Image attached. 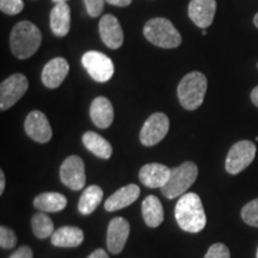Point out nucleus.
<instances>
[{
	"label": "nucleus",
	"instance_id": "obj_10",
	"mask_svg": "<svg viewBox=\"0 0 258 258\" xmlns=\"http://www.w3.org/2000/svg\"><path fill=\"white\" fill-rule=\"evenodd\" d=\"M60 179L67 188L78 191L85 186V164L78 156L66 158L60 167Z\"/></svg>",
	"mask_w": 258,
	"mask_h": 258
},
{
	"label": "nucleus",
	"instance_id": "obj_8",
	"mask_svg": "<svg viewBox=\"0 0 258 258\" xmlns=\"http://www.w3.org/2000/svg\"><path fill=\"white\" fill-rule=\"evenodd\" d=\"M29 82L22 73H15L0 85V109L2 111L14 106L28 91Z\"/></svg>",
	"mask_w": 258,
	"mask_h": 258
},
{
	"label": "nucleus",
	"instance_id": "obj_27",
	"mask_svg": "<svg viewBox=\"0 0 258 258\" xmlns=\"http://www.w3.org/2000/svg\"><path fill=\"white\" fill-rule=\"evenodd\" d=\"M16 245H17V235L15 232L10 230L9 227L2 226L0 227V246L2 249H14Z\"/></svg>",
	"mask_w": 258,
	"mask_h": 258
},
{
	"label": "nucleus",
	"instance_id": "obj_32",
	"mask_svg": "<svg viewBox=\"0 0 258 258\" xmlns=\"http://www.w3.org/2000/svg\"><path fill=\"white\" fill-rule=\"evenodd\" d=\"M105 2L110 5L120 6V8H125V6L131 5L133 0H105Z\"/></svg>",
	"mask_w": 258,
	"mask_h": 258
},
{
	"label": "nucleus",
	"instance_id": "obj_9",
	"mask_svg": "<svg viewBox=\"0 0 258 258\" xmlns=\"http://www.w3.org/2000/svg\"><path fill=\"white\" fill-rule=\"evenodd\" d=\"M170 120L164 112H154L147 118L140 131V141L144 146H154L166 137Z\"/></svg>",
	"mask_w": 258,
	"mask_h": 258
},
{
	"label": "nucleus",
	"instance_id": "obj_39",
	"mask_svg": "<svg viewBox=\"0 0 258 258\" xmlns=\"http://www.w3.org/2000/svg\"><path fill=\"white\" fill-rule=\"evenodd\" d=\"M256 257L258 258V247H257V252H256Z\"/></svg>",
	"mask_w": 258,
	"mask_h": 258
},
{
	"label": "nucleus",
	"instance_id": "obj_40",
	"mask_svg": "<svg viewBox=\"0 0 258 258\" xmlns=\"http://www.w3.org/2000/svg\"><path fill=\"white\" fill-rule=\"evenodd\" d=\"M257 67H258V63H257Z\"/></svg>",
	"mask_w": 258,
	"mask_h": 258
},
{
	"label": "nucleus",
	"instance_id": "obj_14",
	"mask_svg": "<svg viewBox=\"0 0 258 258\" xmlns=\"http://www.w3.org/2000/svg\"><path fill=\"white\" fill-rule=\"evenodd\" d=\"M99 35L103 43L110 49H118L123 44V30L114 15H104L101 18Z\"/></svg>",
	"mask_w": 258,
	"mask_h": 258
},
{
	"label": "nucleus",
	"instance_id": "obj_22",
	"mask_svg": "<svg viewBox=\"0 0 258 258\" xmlns=\"http://www.w3.org/2000/svg\"><path fill=\"white\" fill-rule=\"evenodd\" d=\"M83 144L90 152L102 159H110L112 156V147L106 139L95 132H86L83 135Z\"/></svg>",
	"mask_w": 258,
	"mask_h": 258
},
{
	"label": "nucleus",
	"instance_id": "obj_7",
	"mask_svg": "<svg viewBox=\"0 0 258 258\" xmlns=\"http://www.w3.org/2000/svg\"><path fill=\"white\" fill-rule=\"evenodd\" d=\"M82 63L95 82L106 83L114 76V62L110 57L101 51H86L82 57Z\"/></svg>",
	"mask_w": 258,
	"mask_h": 258
},
{
	"label": "nucleus",
	"instance_id": "obj_6",
	"mask_svg": "<svg viewBox=\"0 0 258 258\" xmlns=\"http://www.w3.org/2000/svg\"><path fill=\"white\" fill-rule=\"evenodd\" d=\"M256 145L250 140L235 143L228 151L225 161V169L230 175H238L252 163L256 157Z\"/></svg>",
	"mask_w": 258,
	"mask_h": 258
},
{
	"label": "nucleus",
	"instance_id": "obj_5",
	"mask_svg": "<svg viewBox=\"0 0 258 258\" xmlns=\"http://www.w3.org/2000/svg\"><path fill=\"white\" fill-rule=\"evenodd\" d=\"M199 176V167L192 161H185L171 170L170 178L161 188V192L166 199L173 200L184 195L186 190L194 184Z\"/></svg>",
	"mask_w": 258,
	"mask_h": 258
},
{
	"label": "nucleus",
	"instance_id": "obj_18",
	"mask_svg": "<svg viewBox=\"0 0 258 258\" xmlns=\"http://www.w3.org/2000/svg\"><path fill=\"white\" fill-rule=\"evenodd\" d=\"M140 196V188L137 184H129L116 190L104 202L106 212H116L134 203Z\"/></svg>",
	"mask_w": 258,
	"mask_h": 258
},
{
	"label": "nucleus",
	"instance_id": "obj_36",
	"mask_svg": "<svg viewBox=\"0 0 258 258\" xmlns=\"http://www.w3.org/2000/svg\"><path fill=\"white\" fill-rule=\"evenodd\" d=\"M253 23L256 25V28L258 29V14H256V16L253 17Z\"/></svg>",
	"mask_w": 258,
	"mask_h": 258
},
{
	"label": "nucleus",
	"instance_id": "obj_38",
	"mask_svg": "<svg viewBox=\"0 0 258 258\" xmlns=\"http://www.w3.org/2000/svg\"><path fill=\"white\" fill-rule=\"evenodd\" d=\"M202 35H207V30L206 29H202Z\"/></svg>",
	"mask_w": 258,
	"mask_h": 258
},
{
	"label": "nucleus",
	"instance_id": "obj_2",
	"mask_svg": "<svg viewBox=\"0 0 258 258\" xmlns=\"http://www.w3.org/2000/svg\"><path fill=\"white\" fill-rule=\"evenodd\" d=\"M42 34L31 22L22 21L12 29L10 35V47L12 54L19 60H25L34 55L41 47Z\"/></svg>",
	"mask_w": 258,
	"mask_h": 258
},
{
	"label": "nucleus",
	"instance_id": "obj_35",
	"mask_svg": "<svg viewBox=\"0 0 258 258\" xmlns=\"http://www.w3.org/2000/svg\"><path fill=\"white\" fill-rule=\"evenodd\" d=\"M5 190V173L4 171H0V195H3Z\"/></svg>",
	"mask_w": 258,
	"mask_h": 258
},
{
	"label": "nucleus",
	"instance_id": "obj_29",
	"mask_svg": "<svg viewBox=\"0 0 258 258\" xmlns=\"http://www.w3.org/2000/svg\"><path fill=\"white\" fill-rule=\"evenodd\" d=\"M205 258H231V252L225 244L215 243L209 247Z\"/></svg>",
	"mask_w": 258,
	"mask_h": 258
},
{
	"label": "nucleus",
	"instance_id": "obj_31",
	"mask_svg": "<svg viewBox=\"0 0 258 258\" xmlns=\"http://www.w3.org/2000/svg\"><path fill=\"white\" fill-rule=\"evenodd\" d=\"M10 258H34V253L29 246H21L10 256Z\"/></svg>",
	"mask_w": 258,
	"mask_h": 258
},
{
	"label": "nucleus",
	"instance_id": "obj_19",
	"mask_svg": "<svg viewBox=\"0 0 258 258\" xmlns=\"http://www.w3.org/2000/svg\"><path fill=\"white\" fill-rule=\"evenodd\" d=\"M71 28V9L66 2L57 3L50 11V29L57 37H64Z\"/></svg>",
	"mask_w": 258,
	"mask_h": 258
},
{
	"label": "nucleus",
	"instance_id": "obj_13",
	"mask_svg": "<svg viewBox=\"0 0 258 258\" xmlns=\"http://www.w3.org/2000/svg\"><path fill=\"white\" fill-rule=\"evenodd\" d=\"M217 12V0H191L188 8L189 18L196 27L209 28Z\"/></svg>",
	"mask_w": 258,
	"mask_h": 258
},
{
	"label": "nucleus",
	"instance_id": "obj_16",
	"mask_svg": "<svg viewBox=\"0 0 258 258\" xmlns=\"http://www.w3.org/2000/svg\"><path fill=\"white\" fill-rule=\"evenodd\" d=\"M70 72V64L63 57L51 59L42 71V83L48 89H56L66 79Z\"/></svg>",
	"mask_w": 258,
	"mask_h": 258
},
{
	"label": "nucleus",
	"instance_id": "obj_4",
	"mask_svg": "<svg viewBox=\"0 0 258 258\" xmlns=\"http://www.w3.org/2000/svg\"><path fill=\"white\" fill-rule=\"evenodd\" d=\"M144 36L154 46L173 49L180 46L182 36L167 18L156 17L150 19L144 27Z\"/></svg>",
	"mask_w": 258,
	"mask_h": 258
},
{
	"label": "nucleus",
	"instance_id": "obj_15",
	"mask_svg": "<svg viewBox=\"0 0 258 258\" xmlns=\"http://www.w3.org/2000/svg\"><path fill=\"white\" fill-rule=\"evenodd\" d=\"M171 169L159 163L146 164L139 171V179L147 188H163L170 178Z\"/></svg>",
	"mask_w": 258,
	"mask_h": 258
},
{
	"label": "nucleus",
	"instance_id": "obj_11",
	"mask_svg": "<svg viewBox=\"0 0 258 258\" xmlns=\"http://www.w3.org/2000/svg\"><path fill=\"white\" fill-rule=\"evenodd\" d=\"M24 129L28 137L38 144H47L53 135L47 116L40 110L31 111L27 116Z\"/></svg>",
	"mask_w": 258,
	"mask_h": 258
},
{
	"label": "nucleus",
	"instance_id": "obj_37",
	"mask_svg": "<svg viewBox=\"0 0 258 258\" xmlns=\"http://www.w3.org/2000/svg\"><path fill=\"white\" fill-rule=\"evenodd\" d=\"M67 2V0H53V3H55V4H57V3H64Z\"/></svg>",
	"mask_w": 258,
	"mask_h": 258
},
{
	"label": "nucleus",
	"instance_id": "obj_24",
	"mask_svg": "<svg viewBox=\"0 0 258 258\" xmlns=\"http://www.w3.org/2000/svg\"><path fill=\"white\" fill-rule=\"evenodd\" d=\"M103 200V190L98 185H90L84 190L78 203V211L83 215H90L96 211Z\"/></svg>",
	"mask_w": 258,
	"mask_h": 258
},
{
	"label": "nucleus",
	"instance_id": "obj_33",
	"mask_svg": "<svg viewBox=\"0 0 258 258\" xmlns=\"http://www.w3.org/2000/svg\"><path fill=\"white\" fill-rule=\"evenodd\" d=\"M88 258H110L108 252L103 249H96Z\"/></svg>",
	"mask_w": 258,
	"mask_h": 258
},
{
	"label": "nucleus",
	"instance_id": "obj_12",
	"mask_svg": "<svg viewBox=\"0 0 258 258\" xmlns=\"http://www.w3.org/2000/svg\"><path fill=\"white\" fill-rule=\"evenodd\" d=\"M131 233V225L124 218H114L109 222L106 232V246L111 253L122 252Z\"/></svg>",
	"mask_w": 258,
	"mask_h": 258
},
{
	"label": "nucleus",
	"instance_id": "obj_23",
	"mask_svg": "<svg viewBox=\"0 0 258 258\" xmlns=\"http://www.w3.org/2000/svg\"><path fill=\"white\" fill-rule=\"evenodd\" d=\"M35 208L47 213H57L66 208L67 199L60 192H43L34 200Z\"/></svg>",
	"mask_w": 258,
	"mask_h": 258
},
{
	"label": "nucleus",
	"instance_id": "obj_17",
	"mask_svg": "<svg viewBox=\"0 0 258 258\" xmlns=\"http://www.w3.org/2000/svg\"><path fill=\"white\" fill-rule=\"evenodd\" d=\"M90 117L96 127L106 129L114 121V108L106 97H96L90 106Z\"/></svg>",
	"mask_w": 258,
	"mask_h": 258
},
{
	"label": "nucleus",
	"instance_id": "obj_1",
	"mask_svg": "<svg viewBox=\"0 0 258 258\" xmlns=\"http://www.w3.org/2000/svg\"><path fill=\"white\" fill-rule=\"evenodd\" d=\"M175 217L179 227L189 233H199L207 224L202 201L195 192L180 196L175 207Z\"/></svg>",
	"mask_w": 258,
	"mask_h": 258
},
{
	"label": "nucleus",
	"instance_id": "obj_30",
	"mask_svg": "<svg viewBox=\"0 0 258 258\" xmlns=\"http://www.w3.org/2000/svg\"><path fill=\"white\" fill-rule=\"evenodd\" d=\"M104 2L105 0H84L86 11L91 18L99 17L104 10Z\"/></svg>",
	"mask_w": 258,
	"mask_h": 258
},
{
	"label": "nucleus",
	"instance_id": "obj_21",
	"mask_svg": "<svg viewBox=\"0 0 258 258\" xmlns=\"http://www.w3.org/2000/svg\"><path fill=\"white\" fill-rule=\"evenodd\" d=\"M143 218L148 227L156 228L164 221V208L160 200L154 195H148L141 206Z\"/></svg>",
	"mask_w": 258,
	"mask_h": 258
},
{
	"label": "nucleus",
	"instance_id": "obj_26",
	"mask_svg": "<svg viewBox=\"0 0 258 258\" xmlns=\"http://www.w3.org/2000/svg\"><path fill=\"white\" fill-rule=\"evenodd\" d=\"M241 219L245 224L258 228V199L252 200L241 209Z\"/></svg>",
	"mask_w": 258,
	"mask_h": 258
},
{
	"label": "nucleus",
	"instance_id": "obj_3",
	"mask_svg": "<svg viewBox=\"0 0 258 258\" xmlns=\"http://www.w3.org/2000/svg\"><path fill=\"white\" fill-rule=\"evenodd\" d=\"M208 82L201 72H190L182 78L177 88L179 103L186 110H196L202 105L207 92Z\"/></svg>",
	"mask_w": 258,
	"mask_h": 258
},
{
	"label": "nucleus",
	"instance_id": "obj_28",
	"mask_svg": "<svg viewBox=\"0 0 258 258\" xmlns=\"http://www.w3.org/2000/svg\"><path fill=\"white\" fill-rule=\"evenodd\" d=\"M23 0H0V10L9 16L18 15L23 11Z\"/></svg>",
	"mask_w": 258,
	"mask_h": 258
},
{
	"label": "nucleus",
	"instance_id": "obj_34",
	"mask_svg": "<svg viewBox=\"0 0 258 258\" xmlns=\"http://www.w3.org/2000/svg\"><path fill=\"white\" fill-rule=\"evenodd\" d=\"M251 101H252L253 104L258 108V85L252 90V92H251Z\"/></svg>",
	"mask_w": 258,
	"mask_h": 258
},
{
	"label": "nucleus",
	"instance_id": "obj_20",
	"mask_svg": "<svg viewBox=\"0 0 258 258\" xmlns=\"http://www.w3.org/2000/svg\"><path fill=\"white\" fill-rule=\"evenodd\" d=\"M50 241L56 247H77L84 241V232L76 226H63L54 232Z\"/></svg>",
	"mask_w": 258,
	"mask_h": 258
},
{
	"label": "nucleus",
	"instance_id": "obj_25",
	"mask_svg": "<svg viewBox=\"0 0 258 258\" xmlns=\"http://www.w3.org/2000/svg\"><path fill=\"white\" fill-rule=\"evenodd\" d=\"M31 227L34 234L38 239H46L53 235L54 231V222L48 215L43 212L36 213L31 219Z\"/></svg>",
	"mask_w": 258,
	"mask_h": 258
}]
</instances>
